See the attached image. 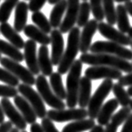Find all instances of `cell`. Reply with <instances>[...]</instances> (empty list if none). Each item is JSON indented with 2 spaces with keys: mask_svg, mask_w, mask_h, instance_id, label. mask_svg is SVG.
Returning <instances> with one entry per match:
<instances>
[{
  "mask_svg": "<svg viewBox=\"0 0 132 132\" xmlns=\"http://www.w3.org/2000/svg\"><path fill=\"white\" fill-rule=\"evenodd\" d=\"M3 123H4V113L0 104V125H2Z\"/></svg>",
  "mask_w": 132,
  "mask_h": 132,
  "instance_id": "cell-46",
  "label": "cell"
},
{
  "mask_svg": "<svg viewBox=\"0 0 132 132\" xmlns=\"http://www.w3.org/2000/svg\"><path fill=\"white\" fill-rule=\"evenodd\" d=\"M50 77V86L52 88L53 92H54V94L60 98L61 100H64L67 97V92L64 88V85H63V80L62 76L59 72H55L53 73Z\"/></svg>",
  "mask_w": 132,
  "mask_h": 132,
  "instance_id": "cell-29",
  "label": "cell"
},
{
  "mask_svg": "<svg viewBox=\"0 0 132 132\" xmlns=\"http://www.w3.org/2000/svg\"><path fill=\"white\" fill-rule=\"evenodd\" d=\"M128 37L132 40V27L130 30H129V31H128Z\"/></svg>",
  "mask_w": 132,
  "mask_h": 132,
  "instance_id": "cell-49",
  "label": "cell"
},
{
  "mask_svg": "<svg viewBox=\"0 0 132 132\" xmlns=\"http://www.w3.org/2000/svg\"><path fill=\"white\" fill-rule=\"evenodd\" d=\"M118 83L120 84L121 86H132V72L131 73H129L126 76H124L120 77L118 80Z\"/></svg>",
  "mask_w": 132,
  "mask_h": 132,
  "instance_id": "cell-40",
  "label": "cell"
},
{
  "mask_svg": "<svg viewBox=\"0 0 132 132\" xmlns=\"http://www.w3.org/2000/svg\"><path fill=\"white\" fill-rule=\"evenodd\" d=\"M0 53H4L10 59L18 63L22 62L25 59L24 54L19 48H17L11 43H8L7 42L3 40H0Z\"/></svg>",
  "mask_w": 132,
  "mask_h": 132,
  "instance_id": "cell-28",
  "label": "cell"
},
{
  "mask_svg": "<svg viewBox=\"0 0 132 132\" xmlns=\"http://www.w3.org/2000/svg\"><path fill=\"white\" fill-rule=\"evenodd\" d=\"M0 64L5 70L10 71L14 76L20 80L24 84L28 86H33L36 84L35 76L28 69L25 68L19 63L13 60L10 58L3 57L0 60Z\"/></svg>",
  "mask_w": 132,
  "mask_h": 132,
  "instance_id": "cell-8",
  "label": "cell"
},
{
  "mask_svg": "<svg viewBox=\"0 0 132 132\" xmlns=\"http://www.w3.org/2000/svg\"><path fill=\"white\" fill-rule=\"evenodd\" d=\"M97 31L103 37L109 39V41L119 43L122 46H129L132 42L131 39L125 33L115 29L109 24L104 23L103 21L98 23Z\"/></svg>",
  "mask_w": 132,
  "mask_h": 132,
  "instance_id": "cell-10",
  "label": "cell"
},
{
  "mask_svg": "<svg viewBox=\"0 0 132 132\" xmlns=\"http://www.w3.org/2000/svg\"><path fill=\"white\" fill-rule=\"evenodd\" d=\"M19 0H5L0 6V22L6 23L10 19L12 10L16 7Z\"/></svg>",
  "mask_w": 132,
  "mask_h": 132,
  "instance_id": "cell-33",
  "label": "cell"
},
{
  "mask_svg": "<svg viewBox=\"0 0 132 132\" xmlns=\"http://www.w3.org/2000/svg\"><path fill=\"white\" fill-rule=\"evenodd\" d=\"M116 19L119 31H120L123 33H128L131 26L130 20H129L128 12L125 5L119 4L116 7Z\"/></svg>",
  "mask_w": 132,
  "mask_h": 132,
  "instance_id": "cell-27",
  "label": "cell"
},
{
  "mask_svg": "<svg viewBox=\"0 0 132 132\" xmlns=\"http://www.w3.org/2000/svg\"><path fill=\"white\" fill-rule=\"evenodd\" d=\"M92 84V80L86 76H83L80 79L79 95H78V105L80 108L85 109L88 107L89 102L91 100Z\"/></svg>",
  "mask_w": 132,
  "mask_h": 132,
  "instance_id": "cell-20",
  "label": "cell"
},
{
  "mask_svg": "<svg viewBox=\"0 0 132 132\" xmlns=\"http://www.w3.org/2000/svg\"><path fill=\"white\" fill-rule=\"evenodd\" d=\"M80 60L82 64L91 66H107L125 73L132 72V64L128 60L107 53H81Z\"/></svg>",
  "mask_w": 132,
  "mask_h": 132,
  "instance_id": "cell-1",
  "label": "cell"
},
{
  "mask_svg": "<svg viewBox=\"0 0 132 132\" xmlns=\"http://www.w3.org/2000/svg\"><path fill=\"white\" fill-rule=\"evenodd\" d=\"M91 10V5L87 2H82L80 5L79 14H78L77 18V26L78 27H84L86 24L89 22L90 18V13Z\"/></svg>",
  "mask_w": 132,
  "mask_h": 132,
  "instance_id": "cell-34",
  "label": "cell"
},
{
  "mask_svg": "<svg viewBox=\"0 0 132 132\" xmlns=\"http://www.w3.org/2000/svg\"><path fill=\"white\" fill-rule=\"evenodd\" d=\"M36 86L38 91V93L43 98V100L46 103L48 106L56 110H62L64 109L66 104L59 98L53 92L50 85L47 82L46 76L43 75H39L36 79Z\"/></svg>",
  "mask_w": 132,
  "mask_h": 132,
  "instance_id": "cell-6",
  "label": "cell"
},
{
  "mask_svg": "<svg viewBox=\"0 0 132 132\" xmlns=\"http://www.w3.org/2000/svg\"><path fill=\"white\" fill-rule=\"evenodd\" d=\"M90 5H91V10L95 20L97 22L103 21L105 14L103 11V0H90Z\"/></svg>",
  "mask_w": 132,
  "mask_h": 132,
  "instance_id": "cell-35",
  "label": "cell"
},
{
  "mask_svg": "<svg viewBox=\"0 0 132 132\" xmlns=\"http://www.w3.org/2000/svg\"><path fill=\"white\" fill-rule=\"evenodd\" d=\"M115 2H117V3H126V2H128V1H131V0H114Z\"/></svg>",
  "mask_w": 132,
  "mask_h": 132,
  "instance_id": "cell-50",
  "label": "cell"
},
{
  "mask_svg": "<svg viewBox=\"0 0 132 132\" xmlns=\"http://www.w3.org/2000/svg\"><path fill=\"white\" fill-rule=\"evenodd\" d=\"M14 105L17 107V109H19L20 113L24 117L26 123L29 125L35 124L36 121H37V116L36 114L35 110L33 109L32 106L30 104L29 102L23 96L17 95L14 98Z\"/></svg>",
  "mask_w": 132,
  "mask_h": 132,
  "instance_id": "cell-17",
  "label": "cell"
},
{
  "mask_svg": "<svg viewBox=\"0 0 132 132\" xmlns=\"http://www.w3.org/2000/svg\"><path fill=\"white\" fill-rule=\"evenodd\" d=\"M47 1V0H30V3L28 4L29 10L33 13L38 12L43 7Z\"/></svg>",
  "mask_w": 132,
  "mask_h": 132,
  "instance_id": "cell-39",
  "label": "cell"
},
{
  "mask_svg": "<svg viewBox=\"0 0 132 132\" xmlns=\"http://www.w3.org/2000/svg\"><path fill=\"white\" fill-rule=\"evenodd\" d=\"M29 6L26 2H19L14 11V30L17 32H21L26 26Z\"/></svg>",
  "mask_w": 132,
  "mask_h": 132,
  "instance_id": "cell-19",
  "label": "cell"
},
{
  "mask_svg": "<svg viewBox=\"0 0 132 132\" xmlns=\"http://www.w3.org/2000/svg\"><path fill=\"white\" fill-rule=\"evenodd\" d=\"M67 0H59L56 4H54L52 11H51L49 18V21L52 27L57 29L60 26L63 21L62 17L64 15V12H66V10H67Z\"/></svg>",
  "mask_w": 132,
  "mask_h": 132,
  "instance_id": "cell-24",
  "label": "cell"
},
{
  "mask_svg": "<svg viewBox=\"0 0 132 132\" xmlns=\"http://www.w3.org/2000/svg\"><path fill=\"white\" fill-rule=\"evenodd\" d=\"M24 58L28 70L34 75L39 76L40 68L38 64V56H37V43L33 40H27L24 47Z\"/></svg>",
  "mask_w": 132,
  "mask_h": 132,
  "instance_id": "cell-15",
  "label": "cell"
},
{
  "mask_svg": "<svg viewBox=\"0 0 132 132\" xmlns=\"http://www.w3.org/2000/svg\"><path fill=\"white\" fill-rule=\"evenodd\" d=\"M83 2H86V1H87V0H82Z\"/></svg>",
  "mask_w": 132,
  "mask_h": 132,
  "instance_id": "cell-55",
  "label": "cell"
},
{
  "mask_svg": "<svg viewBox=\"0 0 132 132\" xmlns=\"http://www.w3.org/2000/svg\"><path fill=\"white\" fill-rule=\"evenodd\" d=\"M95 121L92 119H84L80 120H76L63 128L62 132H84L91 130L95 126Z\"/></svg>",
  "mask_w": 132,
  "mask_h": 132,
  "instance_id": "cell-26",
  "label": "cell"
},
{
  "mask_svg": "<svg viewBox=\"0 0 132 132\" xmlns=\"http://www.w3.org/2000/svg\"><path fill=\"white\" fill-rule=\"evenodd\" d=\"M31 132H44V131L43 130L42 125L36 122L35 124H32L31 125Z\"/></svg>",
  "mask_w": 132,
  "mask_h": 132,
  "instance_id": "cell-43",
  "label": "cell"
},
{
  "mask_svg": "<svg viewBox=\"0 0 132 132\" xmlns=\"http://www.w3.org/2000/svg\"><path fill=\"white\" fill-rule=\"evenodd\" d=\"M85 76L90 80H119L123 76L122 71L107 66H91L85 70Z\"/></svg>",
  "mask_w": 132,
  "mask_h": 132,
  "instance_id": "cell-11",
  "label": "cell"
},
{
  "mask_svg": "<svg viewBox=\"0 0 132 132\" xmlns=\"http://www.w3.org/2000/svg\"><path fill=\"white\" fill-rule=\"evenodd\" d=\"M127 92H128V94L130 95V97H132V86H129Z\"/></svg>",
  "mask_w": 132,
  "mask_h": 132,
  "instance_id": "cell-47",
  "label": "cell"
},
{
  "mask_svg": "<svg viewBox=\"0 0 132 132\" xmlns=\"http://www.w3.org/2000/svg\"><path fill=\"white\" fill-rule=\"evenodd\" d=\"M112 92L113 95L115 96L116 100L118 101V103L119 105H121L122 108L129 107L130 103V97L128 94L127 91H125L124 86H121L120 84L116 83L113 84Z\"/></svg>",
  "mask_w": 132,
  "mask_h": 132,
  "instance_id": "cell-30",
  "label": "cell"
},
{
  "mask_svg": "<svg viewBox=\"0 0 132 132\" xmlns=\"http://www.w3.org/2000/svg\"><path fill=\"white\" fill-rule=\"evenodd\" d=\"M119 103L116 100V98L109 99L106 102L102 107L97 115V123L102 126L107 125L111 120L112 117L113 116V113L119 107Z\"/></svg>",
  "mask_w": 132,
  "mask_h": 132,
  "instance_id": "cell-18",
  "label": "cell"
},
{
  "mask_svg": "<svg viewBox=\"0 0 132 132\" xmlns=\"http://www.w3.org/2000/svg\"><path fill=\"white\" fill-rule=\"evenodd\" d=\"M1 59H2V57H1V53H0V60H1Z\"/></svg>",
  "mask_w": 132,
  "mask_h": 132,
  "instance_id": "cell-54",
  "label": "cell"
},
{
  "mask_svg": "<svg viewBox=\"0 0 132 132\" xmlns=\"http://www.w3.org/2000/svg\"><path fill=\"white\" fill-rule=\"evenodd\" d=\"M0 32L4 37L8 39L10 43L16 47L17 48L22 49L25 47V42L23 38L18 34V32L9 23H3L0 26Z\"/></svg>",
  "mask_w": 132,
  "mask_h": 132,
  "instance_id": "cell-21",
  "label": "cell"
},
{
  "mask_svg": "<svg viewBox=\"0 0 132 132\" xmlns=\"http://www.w3.org/2000/svg\"><path fill=\"white\" fill-rule=\"evenodd\" d=\"M42 127L44 132H59L58 129L53 125V121L48 118H44L42 119Z\"/></svg>",
  "mask_w": 132,
  "mask_h": 132,
  "instance_id": "cell-38",
  "label": "cell"
},
{
  "mask_svg": "<svg viewBox=\"0 0 132 132\" xmlns=\"http://www.w3.org/2000/svg\"><path fill=\"white\" fill-rule=\"evenodd\" d=\"M68 5L64 19L63 20L62 24L59 26V31L62 34L70 32L75 27L77 22L78 14L80 10V0H67Z\"/></svg>",
  "mask_w": 132,
  "mask_h": 132,
  "instance_id": "cell-12",
  "label": "cell"
},
{
  "mask_svg": "<svg viewBox=\"0 0 132 132\" xmlns=\"http://www.w3.org/2000/svg\"><path fill=\"white\" fill-rule=\"evenodd\" d=\"M125 7L126 9L128 14H130V15L132 17V1H128L125 3Z\"/></svg>",
  "mask_w": 132,
  "mask_h": 132,
  "instance_id": "cell-44",
  "label": "cell"
},
{
  "mask_svg": "<svg viewBox=\"0 0 132 132\" xmlns=\"http://www.w3.org/2000/svg\"><path fill=\"white\" fill-rule=\"evenodd\" d=\"M0 104H1L4 115L10 119V121L14 125L15 128L20 130H25L27 126V123L25 120L21 113L19 111H17L14 105L12 104L11 102L8 98H2Z\"/></svg>",
  "mask_w": 132,
  "mask_h": 132,
  "instance_id": "cell-13",
  "label": "cell"
},
{
  "mask_svg": "<svg viewBox=\"0 0 132 132\" xmlns=\"http://www.w3.org/2000/svg\"><path fill=\"white\" fill-rule=\"evenodd\" d=\"M18 92V89H15L14 86H10L8 85H0V97L3 98H10L15 97Z\"/></svg>",
  "mask_w": 132,
  "mask_h": 132,
  "instance_id": "cell-37",
  "label": "cell"
},
{
  "mask_svg": "<svg viewBox=\"0 0 132 132\" xmlns=\"http://www.w3.org/2000/svg\"><path fill=\"white\" fill-rule=\"evenodd\" d=\"M130 109L132 110V100L130 101Z\"/></svg>",
  "mask_w": 132,
  "mask_h": 132,
  "instance_id": "cell-52",
  "label": "cell"
},
{
  "mask_svg": "<svg viewBox=\"0 0 132 132\" xmlns=\"http://www.w3.org/2000/svg\"><path fill=\"white\" fill-rule=\"evenodd\" d=\"M130 111L131 109H130V107L122 108L121 109H119L112 117L110 123L106 125V129L104 130V132H117L119 125L124 124V122L130 116Z\"/></svg>",
  "mask_w": 132,
  "mask_h": 132,
  "instance_id": "cell-25",
  "label": "cell"
},
{
  "mask_svg": "<svg viewBox=\"0 0 132 132\" xmlns=\"http://www.w3.org/2000/svg\"><path fill=\"white\" fill-rule=\"evenodd\" d=\"M80 31L78 26L74 27L69 32L67 47L64 50L61 62L58 67V72L60 75H64L67 73L71 68L72 64H74V62L76 60V57L80 51Z\"/></svg>",
  "mask_w": 132,
  "mask_h": 132,
  "instance_id": "cell-3",
  "label": "cell"
},
{
  "mask_svg": "<svg viewBox=\"0 0 132 132\" xmlns=\"http://www.w3.org/2000/svg\"><path fill=\"white\" fill-rule=\"evenodd\" d=\"M113 86V82L112 80L106 79L100 84L97 91L95 92L93 96L91 97V100L88 104V116L90 119H95L97 118V115L100 109L103 107V103L104 102L110 92L112 91Z\"/></svg>",
  "mask_w": 132,
  "mask_h": 132,
  "instance_id": "cell-5",
  "label": "cell"
},
{
  "mask_svg": "<svg viewBox=\"0 0 132 132\" xmlns=\"http://www.w3.org/2000/svg\"><path fill=\"white\" fill-rule=\"evenodd\" d=\"M21 132H27V131H25V130H23V131H21Z\"/></svg>",
  "mask_w": 132,
  "mask_h": 132,
  "instance_id": "cell-56",
  "label": "cell"
},
{
  "mask_svg": "<svg viewBox=\"0 0 132 132\" xmlns=\"http://www.w3.org/2000/svg\"><path fill=\"white\" fill-rule=\"evenodd\" d=\"M13 129V124L10 121H7L0 125V132H10Z\"/></svg>",
  "mask_w": 132,
  "mask_h": 132,
  "instance_id": "cell-42",
  "label": "cell"
},
{
  "mask_svg": "<svg viewBox=\"0 0 132 132\" xmlns=\"http://www.w3.org/2000/svg\"><path fill=\"white\" fill-rule=\"evenodd\" d=\"M24 33L31 40H33L36 43H40L43 46H47L51 43V38L48 35L44 33L42 30L34 25H28L24 29Z\"/></svg>",
  "mask_w": 132,
  "mask_h": 132,
  "instance_id": "cell-23",
  "label": "cell"
},
{
  "mask_svg": "<svg viewBox=\"0 0 132 132\" xmlns=\"http://www.w3.org/2000/svg\"><path fill=\"white\" fill-rule=\"evenodd\" d=\"M59 0H48V3L50 4H56Z\"/></svg>",
  "mask_w": 132,
  "mask_h": 132,
  "instance_id": "cell-48",
  "label": "cell"
},
{
  "mask_svg": "<svg viewBox=\"0 0 132 132\" xmlns=\"http://www.w3.org/2000/svg\"><path fill=\"white\" fill-rule=\"evenodd\" d=\"M31 20L33 23L36 25V26H37L44 33L48 34V33H51V31H52V26H51L50 21L42 12L38 11L33 13L31 15Z\"/></svg>",
  "mask_w": 132,
  "mask_h": 132,
  "instance_id": "cell-31",
  "label": "cell"
},
{
  "mask_svg": "<svg viewBox=\"0 0 132 132\" xmlns=\"http://www.w3.org/2000/svg\"><path fill=\"white\" fill-rule=\"evenodd\" d=\"M18 91L32 106L37 118H40L41 119L46 118L47 112L46 108H45L44 101L38 92H36L31 86H28L24 83L20 84L18 86Z\"/></svg>",
  "mask_w": 132,
  "mask_h": 132,
  "instance_id": "cell-7",
  "label": "cell"
},
{
  "mask_svg": "<svg viewBox=\"0 0 132 132\" xmlns=\"http://www.w3.org/2000/svg\"><path fill=\"white\" fill-rule=\"evenodd\" d=\"M19 130H18L17 128H14V129H12V130H11L10 132H20Z\"/></svg>",
  "mask_w": 132,
  "mask_h": 132,
  "instance_id": "cell-51",
  "label": "cell"
},
{
  "mask_svg": "<svg viewBox=\"0 0 132 132\" xmlns=\"http://www.w3.org/2000/svg\"><path fill=\"white\" fill-rule=\"evenodd\" d=\"M89 132H104V129L103 128L102 125H95Z\"/></svg>",
  "mask_w": 132,
  "mask_h": 132,
  "instance_id": "cell-45",
  "label": "cell"
},
{
  "mask_svg": "<svg viewBox=\"0 0 132 132\" xmlns=\"http://www.w3.org/2000/svg\"><path fill=\"white\" fill-rule=\"evenodd\" d=\"M81 72L82 62L80 59H76L69 70V74L66 78V105L69 107V109H74L78 105V95L81 79Z\"/></svg>",
  "mask_w": 132,
  "mask_h": 132,
  "instance_id": "cell-2",
  "label": "cell"
},
{
  "mask_svg": "<svg viewBox=\"0 0 132 132\" xmlns=\"http://www.w3.org/2000/svg\"><path fill=\"white\" fill-rule=\"evenodd\" d=\"M103 11L108 24L111 26L117 23L116 9L114 7V0H103Z\"/></svg>",
  "mask_w": 132,
  "mask_h": 132,
  "instance_id": "cell-32",
  "label": "cell"
},
{
  "mask_svg": "<svg viewBox=\"0 0 132 132\" xmlns=\"http://www.w3.org/2000/svg\"><path fill=\"white\" fill-rule=\"evenodd\" d=\"M120 132H132V113H130L126 120L124 122Z\"/></svg>",
  "mask_w": 132,
  "mask_h": 132,
  "instance_id": "cell-41",
  "label": "cell"
},
{
  "mask_svg": "<svg viewBox=\"0 0 132 132\" xmlns=\"http://www.w3.org/2000/svg\"><path fill=\"white\" fill-rule=\"evenodd\" d=\"M88 112L87 110L82 108L80 109H50L47 112V117L50 119L52 121H55L58 123H63L67 121H76L80 120L87 118Z\"/></svg>",
  "mask_w": 132,
  "mask_h": 132,
  "instance_id": "cell-9",
  "label": "cell"
},
{
  "mask_svg": "<svg viewBox=\"0 0 132 132\" xmlns=\"http://www.w3.org/2000/svg\"><path fill=\"white\" fill-rule=\"evenodd\" d=\"M98 28V22L94 20H90L84 26L80 32V51L82 53H86L90 51L92 46V40Z\"/></svg>",
  "mask_w": 132,
  "mask_h": 132,
  "instance_id": "cell-16",
  "label": "cell"
},
{
  "mask_svg": "<svg viewBox=\"0 0 132 132\" xmlns=\"http://www.w3.org/2000/svg\"><path fill=\"white\" fill-rule=\"evenodd\" d=\"M38 64L42 74L44 76H50L53 74V63L49 57L48 47L42 46L38 50Z\"/></svg>",
  "mask_w": 132,
  "mask_h": 132,
  "instance_id": "cell-22",
  "label": "cell"
},
{
  "mask_svg": "<svg viewBox=\"0 0 132 132\" xmlns=\"http://www.w3.org/2000/svg\"><path fill=\"white\" fill-rule=\"evenodd\" d=\"M90 52L92 53H107L117 56L125 60H132V50L125 46L110 41H97L92 44Z\"/></svg>",
  "mask_w": 132,
  "mask_h": 132,
  "instance_id": "cell-4",
  "label": "cell"
},
{
  "mask_svg": "<svg viewBox=\"0 0 132 132\" xmlns=\"http://www.w3.org/2000/svg\"><path fill=\"white\" fill-rule=\"evenodd\" d=\"M51 45H52V55L51 60L53 65H59L64 55V41L62 36V32L58 29L53 30L50 33Z\"/></svg>",
  "mask_w": 132,
  "mask_h": 132,
  "instance_id": "cell-14",
  "label": "cell"
},
{
  "mask_svg": "<svg viewBox=\"0 0 132 132\" xmlns=\"http://www.w3.org/2000/svg\"><path fill=\"white\" fill-rule=\"evenodd\" d=\"M0 81L7 84L8 86H14V87L20 85V80L16 76H14L7 70L2 68H0Z\"/></svg>",
  "mask_w": 132,
  "mask_h": 132,
  "instance_id": "cell-36",
  "label": "cell"
},
{
  "mask_svg": "<svg viewBox=\"0 0 132 132\" xmlns=\"http://www.w3.org/2000/svg\"><path fill=\"white\" fill-rule=\"evenodd\" d=\"M131 64H132V63H131Z\"/></svg>",
  "mask_w": 132,
  "mask_h": 132,
  "instance_id": "cell-57",
  "label": "cell"
},
{
  "mask_svg": "<svg viewBox=\"0 0 132 132\" xmlns=\"http://www.w3.org/2000/svg\"><path fill=\"white\" fill-rule=\"evenodd\" d=\"M130 47H131V50H132V42H131V43H130Z\"/></svg>",
  "mask_w": 132,
  "mask_h": 132,
  "instance_id": "cell-53",
  "label": "cell"
}]
</instances>
